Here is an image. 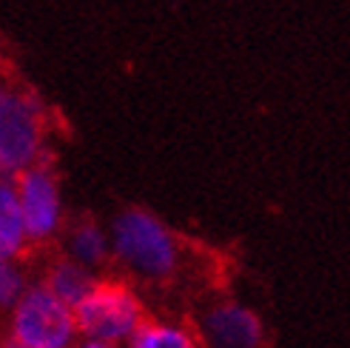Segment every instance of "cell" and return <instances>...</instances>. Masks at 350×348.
Masks as SVG:
<instances>
[{
  "mask_svg": "<svg viewBox=\"0 0 350 348\" xmlns=\"http://www.w3.org/2000/svg\"><path fill=\"white\" fill-rule=\"evenodd\" d=\"M111 249L122 266L146 280H168L180 266L177 237L143 208L117 214L111 223Z\"/></svg>",
  "mask_w": 350,
  "mask_h": 348,
  "instance_id": "1",
  "label": "cell"
},
{
  "mask_svg": "<svg viewBox=\"0 0 350 348\" xmlns=\"http://www.w3.org/2000/svg\"><path fill=\"white\" fill-rule=\"evenodd\" d=\"M43 149V106L29 92H6L0 100V180L17 177Z\"/></svg>",
  "mask_w": 350,
  "mask_h": 348,
  "instance_id": "2",
  "label": "cell"
},
{
  "mask_svg": "<svg viewBox=\"0 0 350 348\" xmlns=\"http://www.w3.org/2000/svg\"><path fill=\"white\" fill-rule=\"evenodd\" d=\"M12 314V340L26 348H68L75 340L72 308L60 303L46 286L21 294Z\"/></svg>",
  "mask_w": 350,
  "mask_h": 348,
  "instance_id": "3",
  "label": "cell"
},
{
  "mask_svg": "<svg viewBox=\"0 0 350 348\" xmlns=\"http://www.w3.org/2000/svg\"><path fill=\"white\" fill-rule=\"evenodd\" d=\"M75 328L92 340L117 343L134 334L143 323V306L134 291L117 283H94V288L75 306Z\"/></svg>",
  "mask_w": 350,
  "mask_h": 348,
  "instance_id": "4",
  "label": "cell"
},
{
  "mask_svg": "<svg viewBox=\"0 0 350 348\" xmlns=\"http://www.w3.org/2000/svg\"><path fill=\"white\" fill-rule=\"evenodd\" d=\"M17 203L23 212L26 240H49L60 229V188L57 177L46 163L34 160L17 171Z\"/></svg>",
  "mask_w": 350,
  "mask_h": 348,
  "instance_id": "5",
  "label": "cell"
},
{
  "mask_svg": "<svg viewBox=\"0 0 350 348\" xmlns=\"http://www.w3.org/2000/svg\"><path fill=\"white\" fill-rule=\"evenodd\" d=\"M200 334L208 348H262L265 328L251 308L239 303H217L200 317Z\"/></svg>",
  "mask_w": 350,
  "mask_h": 348,
  "instance_id": "6",
  "label": "cell"
},
{
  "mask_svg": "<svg viewBox=\"0 0 350 348\" xmlns=\"http://www.w3.org/2000/svg\"><path fill=\"white\" fill-rule=\"evenodd\" d=\"M26 246L23 212L12 180H0V263L14 260Z\"/></svg>",
  "mask_w": 350,
  "mask_h": 348,
  "instance_id": "7",
  "label": "cell"
},
{
  "mask_svg": "<svg viewBox=\"0 0 350 348\" xmlns=\"http://www.w3.org/2000/svg\"><path fill=\"white\" fill-rule=\"evenodd\" d=\"M46 283H49L46 288L55 294L60 303H66L68 308H75V306L85 297V294L94 288L97 280L89 274V269L80 266V263H75V260H60V263L51 266Z\"/></svg>",
  "mask_w": 350,
  "mask_h": 348,
  "instance_id": "8",
  "label": "cell"
},
{
  "mask_svg": "<svg viewBox=\"0 0 350 348\" xmlns=\"http://www.w3.org/2000/svg\"><path fill=\"white\" fill-rule=\"evenodd\" d=\"M68 251H72L75 263H80L85 269H97L106 263V257H109V237L103 234L100 225L80 220L68 229Z\"/></svg>",
  "mask_w": 350,
  "mask_h": 348,
  "instance_id": "9",
  "label": "cell"
},
{
  "mask_svg": "<svg viewBox=\"0 0 350 348\" xmlns=\"http://www.w3.org/2000/svg\"><path fill=\"white\" fill-rule=\"evenodd\" d=\"M131 348H200V345L185 328L139 323L131 334Z\"/></svg>",
  "mask_w": 350,
  "mask_h": 348,
  "instance_id": "10",
  "label": "cell"
},
{
  "mask_svg": "<svg viewBox=\"0 0 350 348\" xmlns=\"http://www.w3.org/2000/svg\"><path fill=\"white\" fill-rule=\"evenodd\" d=\"M26 291V277L12 260L0 263V308H12Z\"/></svg>",
  "mask_w": 350,
  "mask_h": 348,
  "instance_id": "11",
  "label": "cell"
},
{
  "mask_svg": "<svg viewBox=\"0 0 350 348\" xmlns=\"http://www.w3.org/2000/svg\"><path fill=\"white\" fill-rule=\"evenodd\" d=\"M83 348H114V343H106V340H89Z\"/></svg>",
  "mask_w": 350,
  "mask_h": 348,
  "instance_id": "12",
  "label": "cell"
},
{
  "mask_svg": "<svg viewBox=\"0 0 350 348\" xmlns=\"http://www.w3.org/2000/svg\"><path fill=\"white\" fill-rule=\"evenodd\" d=\"M3 348H26V345H21V343H14V340H6V343H3Z\"/></svg>",
  "mask_w": 350,
  "mask_h": 348,
  "instance_id": "13",
  "label": "cell"
},
{
  "mask_svg": "<svg viewBox=\"0 0 350 348\" xmlns=\"http://www.w3.org/2000/svg\"><path fill=\"white\" fill-rule=\"evenodd\" d=\"M6 92H9V89H6V86H3V83H0V100H3V95H6Z\"/></svg>",
  "mask_w": 350,
  "mask_h": 348,
  "instance_id": "14",
  "label": "cell"
},
{
  "mask_svg": "<svg viewBox=\"0 0 350 348\" xmlns=\"http://www.w3.org/2000/svg\"><path fill=\"white\" fill-rule=\"evenodd\" d=\"M0 348H3V343H0Z\"/></svg>",
  "mask_w": 350,
  "mask_h": 348,
  "instance_id": "15",
  "label": "cell"
}]
</instances>
